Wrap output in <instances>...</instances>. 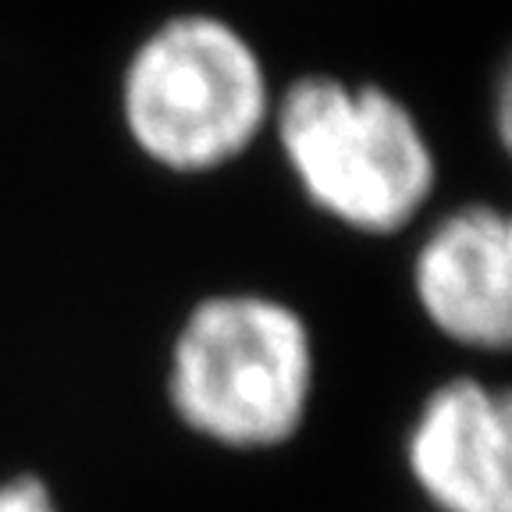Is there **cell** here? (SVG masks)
<instances>
[{
	"label": "cell",
	"instance_id": "cell-6",
	"mask_svg": "<svg viewBox=\"0 0 512 512\" xmlns=\"http://www.w3.org/2000/svg\"><path fill=\"white\" fill-rule=\"evenodd\" d=\"M0 512H61L50 488L40 477H8L0 480Z\"/></svg>",
	"mask_w": 512,
	"mask_h": 512
},
{
	"label": "cell",
	"instance_id": "cell-5",
	"mask_svg": "<svg viewBox=\"0 0 512 512\" xmlns=\"http://www.w3.org/2000/svg\"><path fill=\"white\" fill-rule=\"evenodd\" d=\"M413 296L448 342L502 352L512 338L509 217L488 203L441 217L416 249Z\"/></svg>",
	"mask_w": 512,
	"mask_h": 512
},
{
	"label": "cell",
	"instance_id": "cell-4",
	"mask_svg": "<svg viewBox=\"0 0 512 512\" xmlns=\"http://www.w3.org/2000/svg\"><path fill=\"white\" fill-rule=\"evenodd\" d=\"M406 466L438 512H512L509 395L477 377L434 388L409 427Z\"/></svg>",
	"mask_w": 512,
	"mask_h": 512
},
{
	"label": "cell",
	"instance_id": "cell-1",
	"mask_svg": "<svg viewBox=\"0 0 512 512\" xmlns=\"http://www.w3.org/2000/svg\"><path fill=\"white\" fill-rule=\"evenodd\" d=\"M128 139L157 168L207 175L249 150L274 114L264 54L214 11H175L132 47L118 82Z\"/></svg>",
	"mask_w": 512,
	"mask_h": 512
},
{
	"label": "cell",
	"instance_id": "cell-2",
	"mask_svg": "<svg viewBox=\"0 0 512 512\" xmlns=\"http://www.w3.org/2000/svg\"><path fill=\"white\" fill-rule=\"evenodd\" d=\"M271 125L306 200L352 232L392 235L431 200L434 146L392 89L299 75L274 100Z\"/></svg>",
	"mask_w": 512,
	"mask_h": 512
},
{
	"label": "cell",
	"instance_id": "cell-3",
	"mask_svg": "<svg viewBox=\"0 0 512 512\" xmlns=\"http://www.w3.org/2000/svg\"><path fill=\"white\" fill-rule=\"evenodd\" d=\"M313 335L281 299L221 292L189 310L171 345L168 399L185 427L221 448H278L313 399Z\"/></svg>",
	"mask_w": 512,
	"mask_h": 512
}]
</instances>
